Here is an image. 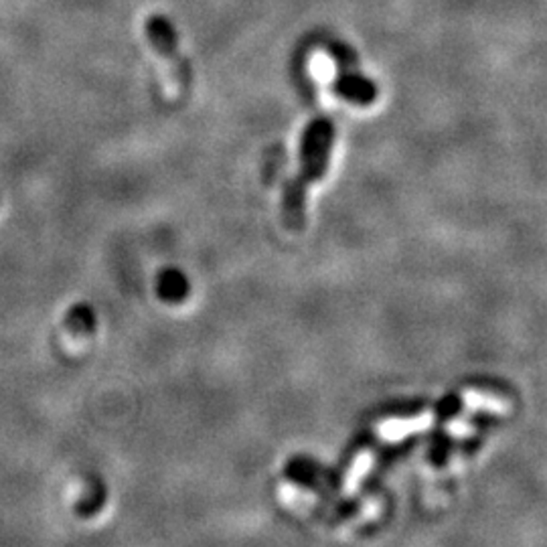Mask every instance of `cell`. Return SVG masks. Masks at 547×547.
<instances>
[{"mask_svg": "<svg viewBox=\"0 0 547 547\" xmlns=\"http://www.w3.org/2000/svg\"><path fill=\"white\" fill-rule=\"evenodd\" d=\"M332 142H335V126L329 118H314L302 130L301 170L282 191V224L288 232L301 234L306 226L309 185L327 175Z\"/></svg>", "mask_w": 547, "mask_h": 547, "instance_id": "1", "label": "cell"}, {"mask_svg": "<svg viewBox=\"0 0 547 547\" xmlns=\"http://www.w3.org/2000/svg\"><path fill=\"white\" fill-rule=\"evenodd\" d=\"M144 35L149 45L162 59L168 70V82L173 85L177 96H187L191 90V65L178 47V33L173 21L160 13H152L144 21Z\"/></svg>", "mask_w": 547, "mask_h": 547, "instance_id": "2", "label": "cell"}, {"mask_svg": "<svg viewBox=\"0 0 547 547\" xmlns=\"http://www.w3.org/2000/svg\"><path fill=\"white\" fill-rule=\"evenodd\" d=\"M282 475L286 476L288 483H293L301 489L312 491V493H331L337 489L343 481V475L339 473V468L324 466L321 460H316L311 455H294L286 460Z\"/></svg>", "mask_w": 547, "mask_h": 547, "instance_id": "3", "label": "cell"}, {"mask_svg": "<svg viewBox=\"0 0 547 547\" xmlns=\"http://www.w3.org/2000/svg\"><path fill=\"white\" fill-rule=\"evenodd\" d=\"M331 91L341 100L351 101V104L361 108L371 106L378 100V88H375V83L369 78L347 70L337 75V80L331 85Z\"/></svg>", "mask_w": 547, "mask_h": 547, "instance_id": "4", "label": "cell"}, {"mask_svg": "<svg viewBox=\"0 0 547 547\" xmlns=\"http://www.w3.org/2000/svg\"><path fill=\"white\" fill-rule=\"evenodd\" d=\"M155 290L158 301H162L165 304L178 306L191 296V280L181 268L168 266V268H162L157 274Z\"/></svg>", "mask_w": 547, "mask_h": 547, "instance_id": "5", "label": "cell"}, {"mask_svg": "<svg viewBox=\"0 0 547 547\" xmlns=\"http://www.w3.org/2000/svg\"><path fill=\"white\" fill-rule=\"evenodd\" d=\"M63 329L70 332L73 339H88L98 329V316L93 306L88 302L73 304L70 311L65 312Z\"/></svg>", "mask_w": 547, "mask_h": 547, "instance_id": "6", "label": "cell"}, {"mask_svg": "<svg viewBox=\"0 0 547 547\" xmlns=\"http://www.w3.org/2000/svg\"><path fill=\"white\" fill-rule=\"evenodd\" d=\"M106 501H108V489L101 485L100 478H93L90 485V491L85 493L78 503H75V513L85 519L93 517V515H98L101 507L106 505Z\"/></svg>", "mask_w": 547, "mask_h": 547, "instance_id": "7", "label": "cell"}, {"mask_svg": "<svg viewBox=\"0 0 547 547\" xmlns=\"http://www.w3.org/2000/svg\"><path fill=\"white\" fill-rule=\"evenodd\" d=\"M465 401L458 393H448V396H442L438 401L434 404V420L438 424H448L455 420V417L463 412Z\"/></svg>", "mask_w": 547, "mask_h": 547, "instance_id": "8", "label": "cell"}, {"mask_svg": "<svg viewBox=\"0 0 547 547\" xmlns=\"http://www.w3.org/2000/svg\"><path fill=\"white\" fill-rule=\"evenodd\" d=\"M426 409L424 401H399V404L393 406L391 409H386L383 414H378V417H383V420H404V417H416L422 416Z\"/></svg>", "mask_w": 547, "mask_h": 547, "instance_id": "9", "label": "cell"}, {"mask_svg": "<svg viewBox=\"0 0 547 547\" xmlns=\"http://www.w3.org/2000/svg\"><path fill=\"white\" fill-rule=\"evenodd\" d=\"M455 440H450L448 436H438V438H436L434 442H432V446H430V450H428V460L430 463L434 465V466H442V465H446V460L450 458V455H452V450H455Z\"/></svg>", "mask_w": 547, "mask_h": 547, "instance_id": "10", "label": "cell"}, {"mask_svg": "<svg viewBox=\"0 0 547 547\" xmlns=\"http://www.w3.org/2000/svg\"><path fill=\"white\" fill-rule=\"evenodd\" d=\"M331 55H332V59H335V62H337L339 65H343V67L355 65V55H353V51L349 49V47H345V45H339V43H335V45L331 47Z\"/></svg>", "mask_w": 547, "mask_h": 547, "instance_id": "11", "label": "cell"}]
</instances>
